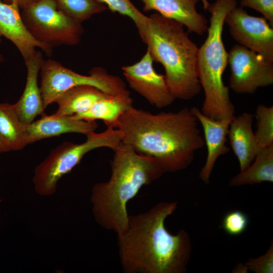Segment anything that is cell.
Returning <instances> with one entry per match:
<instances>
[{
    "label": "cell",
    "mask_w": 273,
    "mask_h": 273,
    "mask_svg": "<svg viewBox=\"0 0 273 273\" xmlns=\"http://www.w3.org/2000/svg\"><path fill=\"white\" fill-rule=\"evenodd\" d=\"M198 123L191 108L152 114L132 106L121 116L116 128L122 143L153 159L163 173H174L188 168L204 146Z\"/></svg>",
    "instance_id": "1"
},
{
    "label": "cell",
    "mask_w": 273,
    "mask_h": 273,
    "mask_svg": "<svg viewBox=\"0 0 273 273\" xmlns=\"http://www.w3.org/2000/svg\"><path fill=\"white\" fill-rule=\"evenodd\" d=\"M177 203L162 201L144 212L128 215L126 229L117 234L124 273L187 271L192 250L190 237L183 229L172 235L165 226Z\"/></svg>",
    "instance_id": "2"
},
{
    "label": "cell",
    "mask_w": 273,
    "mask_h": 273,
    "mask_svg": "<svg viewBox=\"0 0 273 273\" xmlns=\"http://www.w3.org/2000/svg\"><path fill=\"white\" fill-rule=\"evenodd\" d=\"M114 153L111 176L93 186L90 201L97 223L118 234L127 226V203L143 186L151 184L163 172L153 159L137 153L128 144L121 143Z\"/></svg>",
    "instance_id": "3"
},
{
    "label": "cell",
    "mask_w": 273,
    "mask_h": 273,
    "mask_svg": "<svg viewBox=\"0 0 273 273\" xmlns=\"http://www.w3.org/2000/svg\"><path fill=\"white\" fill-rule=\"evenodd\" d=\"M141 38L153 61L163 66L166 82L175 99L189 101L200 93L197 72L199 48L182 24L158 13L153 14Z\"/></svg>",
    "instance_id": "4"
},
{
    "label": "cell",
    "mask_w": 273,
    "mask_h": 273,
    "mask_svg": "<svg viewBox=\"0 0 273 273\" xmlns=\"http://www.w3.org/2000/svg\"><path fill=\"white\" fill-rule=\"evenodd\" d=\"M236 7V0H215L210 4L207 37L198 51L197 72L205 94L201 111L214 120L230 119L235 116L229 87L223 81L229 54L223 42L222 32L226 15Z\"/></svg>",
    "instance_id": "5"
},
{
    "label": "cell",
    "mask_w": 273,
    "mask_h": 273,
    "mask_svg": "<svg viewBox=\"0 0 273 273\" xmlns=\"http://www.w3.org/2000/svg\"><path fill=\"white\" fill-rule=\"evenodd\" d=\"M82 144L64 142L52 150L49 155L38 164L34 171L32 182L36 192L42 196L54 194L58 180L80 163L83 156L89 151L101 147L113 151L122 143V133L117 128L107 127L102 132H90Z\"/></svg>",
    "instance_id": "6"
},
{
    "label": "cell",
    "mask_w": 273,
    "mask_h": 273,
    "mask_svg": "<svg viewBox=\"0 0 273 273\" xmlns=\"http://www.w3.org/2000/svg\"><path fill=\"white\" fill-rule=\"evenodd\" d=\"M40 92L44 109L66 90L79 85H91L111 95L130 94L123 80L95 67L88 75L77 73L52 59L43 60L40 68Z\"/></svg>",
    "instance_id": "7"
},
{
    "label": "cell",
    "mask_w": 273,
    "mask_h": 273,
    "mask_svg": "<svg viewBox=\"0 0 273 273\" xmlns=\"http://www.w3.org/2000/svg\"><path fill=\"white\" fill-rule=\"evenodd\" d=\"M22 20L31 35L51 48L79 43L84 29L59 10L55 0H39L22 9Z\"/></svg>",
    "instance_id": "8"
},
{
    "label": "cell",
    "mask_w": 273,
    "mask_h": 273,
    "mask_svg": "<svg viewBox=\"0 0 273 273\" xmlns=\"http://www.w3.org/2000/svg\"><path fill=\"white\" fill-rule=\"evenodd\" d=\"M230 66V88L238 94H252L273 84V63L240 44L228 53Z\"/></svg>",
    "instance_id": "9"
},
{
    "label": "cell",
    "mask_w": 273,
    "mask_h": 273,
    "mask_svg": "<svg viewBox=\"0 0 273 273\" xmlns=\"http://www.w3.org/2000/svg\"><path fill=\"white\" fill-rule=\"evenodd\" d=\"M224 22L239 44L273 63V27L264 17L250 16L241 7H236L227 14Z\"/></svg>",
    "instance_id": "10"
},
{
    "label": "cell",
    "mask_w": 273,
    "mask_h": 273,
    "mask_svg": "<svg viewBox=\"0 0 273 273\" xmlns=\"http://www.w3.org/2000/svg\"><path fill=\"white\" fill-rule=\"evenodd\" d=\"M153 62L147 50L139 62L123 66L122 70L131 88L151 105L160 109L170 105L176 99L169 91L164 75L154 69Z\"/></svg>",
    "instance_id": "11"
},
{
    "label": "cell",
    "mask_w": 273,
    "mask_h": 273,
    "mask_svg": "<svg viewBox=\"0 0 273 273\" xmlns=\"http://www.w3.org/2000/svg\"><path fill=\"white\" fill-rule=\"evenodd\" d=\"M10 40L17 47L24 61L40 48L48 57L52 55L53 48L36 40L25 26L18 5L7 4L0 0V44L1 37Z\"/></svg>",
    "instance_id": "12"
},
{
    "label": "cell",
    "mask_w": 273,
    "mask_h": 273,
    "mask_svg": "<svg viewBox=\"0 0 273 273\" xmlns=\"http://www.w3.org/2000/svg\"><path fill=\"white\" fill-rule=\"evenodd\" d=\"M144 4L143 11L155 10L162 16L174 20L186 26L189 32L203 35L208 29L206 18L196 10V5L201 1L207 10L210 4L207 0H140Z\"/></svg>",
    "instance_id": "13"
},
{
    "label": "cell",
    "mask_w": 273,
    "mask_h": 273,
    "mask_svg": "<svg viewBox=\"0 0 273 273\" xmlns=\"http://www.w3.org/2000/svg\"><path fill=\"white\" fill-rule=\"evenodd\" d=\"M191 109L204 131L207 155L199 176L203 182L208 184L217 159L220 156L229 153L230 150L226 142L229 127L233 119L214 120L204 115L196 107Z\"/></svg>",
    "instance_id": "14"
},
{
    "label": "cell",
    "mask_w": 273,
    "mask_h": 273,
    "mask_svg": "<svg viewBox=\"0 0 273 273\" xmlns=\"http://www.w3.org/2000/svg\"><path fill=\"white\" fill-rule=\"evenodd\" d=\"M96 121L77 119L73 115H47L26 125L29 144L41 140L66 133H80L86 135L98 127Z\"/></svg>",
    "instance_id": "15"
},
{
    "label": "cell",
    "mask_w": 273,
    "mask_h": 273,
    "mask_svg": "<svg viewBox=\"0 0 273 273\" xmlns=\"http://www.w3.org/2000/svg\"><path fill=\"white\" fill-rule=\"evenodd\" d=\"M40 51L24 61L27 67V79L24 90L13 108L21 121L24 124L31 123L38 115L44 114L40 87L37 82L39 71L43 61Z\"/></svg>",
    "instance_id": "16"
},
{
    "label": "cell",
    "mask_w": 273,
    "mask_h": 273,
    "mask_svg": "<svg viewBox=\"0 0 273 273\" xmlns=\"http://www.w3.org/2000/svg\"><path fill=\"white\" fill-rule=\"evenodd\" d=\"M253 117V114L247 112L235 116L229 127L228 135L232 149L238 160L241 171L250 166L258 153L252 129Z\"/></svg>",
    "instance_id": "17"
},
{
    "label": "cell",
    "mask_w": 273,
    "mask_h": 273,
    "mask_svg": "<svg viewBox=\"0 0 273 273\" xmlns=\"http://www.w3.org/2000/svg\"><path fill=\"white\" fill-rule=\"evenodd\" d=\"M132 106L133 99L130 94L109 95L96 102L86 112L73 116L87 121L100 119L107 127L116 128L121 116Z\"/></svg>",
    "instance_id": "18"
},
{
    "label": "cell",
    "mask_w": 273,
    "mask_h": 273,
    "mask_svg": "<svg viewBox=\"0 0 273 273\" xmlns=\"http://www.w3.org/2000/svg\"><path fill=\"white\" fill-rule=\"evenodd\" d=\"M109 94L91 85H79L62 93L55 100L58 108L55 115H74L87 111L96 102Z\"/></svg>",
    "instance_id": "19"
},
{
    "label": "cell",
    "mask_w": 273,
    "mask_h": 273,
    "mask_svg": "<svg viewBox=\"0 0 273 273\" xmlns=\"http://www.w3.org/2000/svg\"><path fill=\"white\" fill-rule=\"evenodd\" d=\"M273 182V144L261 150L250 166L232 177L231 187Z\"/></svg>",
    "instance_id": "20"
},
{
    "label": "cell",
    "mask_w": 273,
    "mask_h": 273,
    "mask_svg": "<svg viewBox=\"0 0 273 273\" xmlns=\"http://www.w3.org/2000/svg\"><path fill=\"white\" fill-rule=\"evenodd\" d=\"M26 125L20 120L13 104L0 103V137L10 151L22 150L29 144Z\"/></svg>",
    "instance_id": "21"
},
{
    "label": "cell",
    "mask_w": 273,
    "mask_h": 273,
    "mask_svg": "<svg viewBox=\"0 0 273 273\" xmlns=\"http://www.w3.org/2000/svg\"><path fill=\"white\" fill-rule=\"evenodd\" d=\"M59 10L82 24L93 15L101 13L107 9L98 0H55Z\"/></svg>",
    "instance_id": "22"
},
{
    "label": "cell",
    "mask_w": 273,
    "mask_h": 273,
    "mask_svg": "<svg viewBox=\"0 0 273 273\" xmlns=\"http://www.w3.org/2000/svg\"><path fill=\"white\" fill-rule=\"evenodd\" d=\"M255 117L257 129L254 134L258 153L273 144V106L258 105Z\"/></svg>",
    "instance_id": "23"
},
{
    "label": "cell",
    "mask_w": 273,
    "mask_h": 273,
    "mask_svg": "<svg viewBox=\"0 0 273 273\" xmlns=\"http://www.w3.org/2000/svg\"><path fill=\"white\" fill-rule=\"evenodd\" d=\"M113 12L129 17L134 23L140 36L143 33L148 17L141 12L130 0H98Z\"/></svg>",
    "instance_id": "24"
},
{
    "label": "cell",
    "mask_w": 273,
    "mask_h": 273,
    "mask_svg": "<svg viewBox=\"0 0 273 273\" xmlns=\"http://www.w3.org/2000/svg\"><path fill=\"white\" fill-rule=\"evenodd\" d=\"M248 222V218L244 213L239 210L233 211L224 216L221 226L228 234L238 236L246 230Z\"/></svg>",
    "instance_id": "25"
},
{
    "label": "cell",
    "mask_w": 273,
    "mask_h": 273,
    "mask_svg": "<svg viewBox=\"0 0 273 273\" xmlns=\"http://www.w3.org/2000/svg\"><path fill=\"white\" fill-rule=\"evenodd\" d=\"M245 264L248 270L255 273H272V240L271 239L270 246L265 254L256 258H250Z\"/></svg>",
    "instance_id": "26"
},
{
    "label": "cell",
    "mask_w": 273,
    "mask_h": 273,
    "mask_svg": "<svg viewBox=\"0 0 273 273\" xmlns=\"http://www.w3.org/2000/svg\"><path fill=\"white\" fill-rule=\"evenodd\" d=\"M240 4L261 13L273 27V0H241Z\"/></svg>",
    "instance_id": "27"
},
{
    "label": "cell",
    "mask_w": 273,
    "mask_h": 273,
    "mask_svg": "<svg viewBox=\"0 0 273 273\" xmlns=\"http://www.w3.org/2000/svg\"><path fill=\"white\" fill-rule=\"evenodd\" d=\"M1 1L7 4H10L13 2H14L18 5L20 9H23L24 8L39 0H1Z\"/></svg>",
    "instance_id": "28"
},
{
    "label": "cell",
    "mask_w": 273,
    "mask_h": 273,
    "mask_svg": "<svg viewBox=\"0 0 273 273\" xmlns=\"http://www.w3.org/2000/svg\"><path fill=\"white\" fill-rule=\"evenodd\" d=\"M248 270L247 266L241 263L238 264L233 269V272H247Z\"/></svg>",
    "instance_id": "29"
},
{
    "label": "cell",
    "mask_w": 273,
    "mask_h": 273,
    "mask_svg": "<svg viewBox=\"0 0 273 273\" xmlns=\"http://www.w3.org/2000/svg\"><path fill=\"white\" fill-rule=\"evenodd\" d=\"M10 151L8 147L0 137V154Z\"/></svg>",
    "instance_id": "30"
},
{
    "label": "cell",
    "mask_w": 273,
    "mask_h": 273,
    "mask_svg": "<svg viewBox=\"0 0 273 273\" xmlns=\"http://www.w3.org/2000/svg\"><path fill=\"white\" fill-rule=\"evenodd\" d=\"M4 61V57L2 55L0 54V63Z\"/></svg>",
    "instance_id": "31"
}]
</instances>
